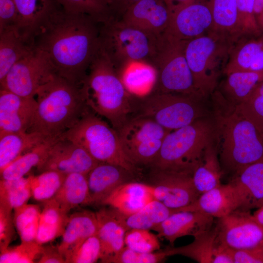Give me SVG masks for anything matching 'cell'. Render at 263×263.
Returning <instances> with one entry per match:
<instances>
[{
    "label": "cell",
    "mask_w": 263,
    "mask_h": 263,
    "mask_svg": "<svg viewBox=\"0 0 263 263\" xmlns=\"http://www.w3.org/2000/svg\"><path fill=\"white\" fill-rule=\"evenodd\" d=\"M69 216L54 198L45 202L41 212L36 241L43 245L61 236Z\"/></svg>",
    "instance_id": "1f68e13d"
},
{
    "label": "cell",
    "mask_w": 263,
    "mask_h": 263,
    "mask_svg": "<svg viewBox=\"0 0 263 263\" xmlns=\"http://www.w3.org/2000/svg\"><path fill=\"white\" fill-rule=\"evenodd\" d=\"M263 46V33L259 37H244L234 44L223 73L249 71L250 66Z\"/></svg>",
    "instance_id": "8d00e7d4"
},
{
    "label": "cell",
    "mask_w": 263,
    "mask_h": 263,
    "mask_svg": "<svg viewBox=\"0 0 263 263\" xmlns=\"http://www.w3.org/2000/svg\"><path fill=\"white\" fill-rule=\"evenodd\" d=\"M42 249V245L37 241L21 242L17 246L0 252V263H32L37 261Z\"/></svg>",
    "instance_id": "7bdbcfd3"
},
{
    "label": "cell",
    "mask_w": 263,
    "mask_h": 263,
    "mask_svg": "<svg viewBox=\"0 0 263 263\" xmlns=\"http://www.w3.org/2000/svg\"><path fill=\"white\" fill-rule=\"evenodd\" d=\"M66 11L89 15L100 23L112 16L111 0H58Z\"/></svg>",
    "instance_id": "b9f144b4"
},
{
    "label": "cell",
    "mask_w": 263,
    "mask_h": 263,
    "mask_svg": "<svg viewBox=\"0 0 263 263\" xmlns=\"http://www.w3.org/2000/svg\"><path fill=\"white\" fill-rule=\"evenodd\" d=\"M256 220L263 225V205L258 207V209L253 214Z\"/></svg>",
    "instance_id": "6f0895ef"
},
{
    "label": "cell",
    "mask_w": 263,
    "mask_h": 263,
    "mask_svg": "<svg viewBox=\"0 0 263 263\" xmlns=\"http://www.w3.org/2000/svg\"><path fill=\"white\" fill-rule=\"evenodd\" d=\"M134 174L116 165L99 163L87 174L90 205H102L115 188L132 181Z\"/></svg>",
    "instance_id": "7402d4cb"
},
{
    "label": "cell",
    "mask_w": 263,
    "mask_h": 263,
    "mask_svg": "<svg viewBox=\"0 0 263 263\" xmlns=\"http://www.w3.org/2000/svg\"><path fill=\"white\" fill-rule=\"evenodd\" d=\"M166 0L168 2V4L169 5V6H170L171 9L179 5L183 4L191 0Z\"/></svg>",
    "instance_id": "680465c9"
},
{
    "label": "cell",
    "mask_w": 263,
    "mask_h": 263,
    "mask_svg": "<svg viewBox=\"0 0 263 263\" xmlns=\"http://www.w3.org/2000/svg\"><path fill=\"white\" fill-rule=\"evenodd\" d=\"M163 37L113 18L100 24V49L117 72L134 61H146L153 65Z\"/></svg>",
    "instance_id": "8992f818"
},
{
    "label": "cell",
    "mask_w": 263,
    "mask_h": 263,
    "mask_svg": "<svg viewBox=\"0 0 263 263\" xmlns=\"http://www.w3.org/2000/svg\"><path fill=\"white\" fill-rule=\"evenodd\" d=\"M141 0H111V8L113 18L119 19L132 5Z\"/></svg>",
    "instance_id": "db71d44e"
},
{
    "label": "cell",
    "mask_w": 263,
    "mask_h": 263,
    "mask_svg": "<svg viewBox=\"0 0 263 263\" xmlns=\"http://www.w3.org/2000/svg\"><path fill=\"white\" fill-rule=\"evenodd\" d=\"M154 200L151 185L131 181L115 188L102 205L129 216L138 211Z\"/></svg>",
    "instance_id": "cb8c5ba5"
},
{
    "label": "cell",
    "mask_w": 263,
    "mask_h": 263,
    "mask_svg": "<svg viewBox=\"0 0 263 263\" xmlns=\"http://www.w3.org/2000/svg\"><path fill=\"white\" fill-rule=\"evenodd\" d=\"M17 19L15 28L26 41L34 40L43 25L62 8L58 0H14Z\"/></svg>",
    "instance_id": "d6986e66"
},
{
    "label": "cell",
    "mask_w": 263,
    "mask_h": 263,
    "mask_svg": "<svg viewBox=\"0 0 263 263\" xmlns=\"http://www.w3.org/2000/svg\"><path fill=\"white\" fill-rule=\"evenodd\" d=\"M62 136L81 146L99 163L116 165L134 174L138 171L126 155L117 132L92 110Z\"/></svg>",
    "instance_id": "9c48e42d"
},
{
    "label": "cell",
    "mask_w": 263,
    "mask_h": 263,
    "mask_svg": "<svg viewBox=\"0 0 263 263\" xmlns=\"http://www.w3.org/2000/svg\"><path fill=\"white\" fill-rule=\"evenodd\" d=\"M117 132L126 155L138 168L150 166L170 131L150 118L135 116Z\"/></svg>",
    "instance_id": "8fae6325"
},
{
    "label": "cell",
    "mask_w": 263,
    "mask_h": 263,
    "mask_svg": "<svg viewBox=\"0 0 263 263\" xmlns=\"http://www.w3.org/2000/svg\"><path fill=\"white\" fill-rule=\"evenodd\" d=\"M66 175L57 171L48 170L36 176L30 175L32 197L37 201L44 203L53 198Z\"/></svg>",
    "instance_id": "60d3db41"
},
{
    "label": "cell",
    "mask_w": 263,
    "mask_h": 263,
    "mask_svg": "<svg viewBox=\"0 0 263 263\" xmlns=\"http://www.w3.org/2000/svg\"><path fill=\"white\" fill-rule=\"evenodd\" d=\"M236 106L263 137V95L251 96L245 101Z\"/></svg>",
    "instance_id": "c3c4849f"
},
{
    "label": "cell",
    "mask_w": 263,
    "mask_h": 263,
    "mask_svg": "<svg viewBox=\"0 0 263 263\" xmlns=\"http://www.w3.org/2000/svg\"><path fill=\"white\" fill-rule=\"evenodd\" d=\"M41 212L36 204H26L14 209V222L21 242L36 241Z\"/></svg>",
    "instance_id": "f35d334b"
},
{
    "label": "cell",
    "mask_w": 263,
    "mask_h": 263,
    "mask_svg": "<svg viewBox=\"0 0 263 263\" xmlns=\"http://www.w3.org/2000/svg\"><path fill=\"white\" fill-rule=\"evenodd\" d=\"M173 212L172 209L162 202L154 200L133 214L123 215L128 230L133 228L152 230Z\"/></svg>",
    "instance_id": "74e56055"
},
{
    "label": "cell",
    "mask_w": 263,
    "mask_h": 263,
    "mask_svg": "<svg viewBox=\"0 0 263 263\" xmlns=\"http://www.w3.org/2000/svg\"><path fill=\"white\" fill-rule=\"evenodd\" d=\"M254 0H236L243 37H259V29L253 13Z\"/></svg>",
    "instance_id": "7dc6e473"
},
{
    "label": "cell",
    "mask_w": 263,
    "mask_h": 263,
    "mask_svg": "<svg viewBox=\"0 0 263 263\" xmlns=\"http://www.w3.org/2000/svg\"><path fill=\"white\" fill-rule=\"evenodd\" d=\"M216 141L211 115L200 118L166 136L156 158L150 165L151 171L192 174L207 147Z\"/></svg>",
    "instance_id": "5b68a950"
},
{
    "label": "cell",
    "mask_w": 263,
    "mask_h": 263,
    "mask_svg": "<svg viewBox=\"0 0 263 263\" xmlns=\"http://www.w3.org/2000/svg\"><path fill=\"white\" fill-rule=\"evenodd\" d=\"M46 138L37 132H17L0 134V171Z\"/></svg>",
    "instance_id": "f546056e"
},
{
    "label": "cell",
    "mask_w": 263,
    "mask_h": 263,
    "mask_svg": "<svg viewBox=\"0 0 263 263\" xmlns=\"http://www.w3.org/2000/svg\"><path fill=\"white\" fill-rule=\"evenodd\" d=\"M37 106L35 97H23L4 89L0 90V134L27 132Z\"/></svg>",
    "instance_id": "ac0fdd59"
},
{
    "label": "cell",
    "mask_w": 263,
    "mask_h": 263,
    "mask_svg": "<svg viewBox=\"0 0 263 263\" xmlns=\"http://www.w3.org/2000/svg\"><path fill=\"white\" fill-rule=\"evenodd\" d=\"M56 74L46 54L35 47L10 70L0 82V89L35 97L39 88Z\"/></svg>",
    "instance_id": "7c38bea8"
},
{
    "label": "cell",
    "mask_w": 263,
    "mask_h": 263,
    "mask_svg": "<svg viewBox=\"0 0 263 263\" xmlns=\"http://www.w3.org/2000/svg\"><path fill=\"white\" fill-rule=\"evenodd\" d=\"M215 229L218 243L232 249L252 248L263 244V225L249 211L236 209L218 218Z\"/></svg>",
    "instance_id": "4fadbf2b"
},
{
    "label": "cell",
    "mask_w": 263,
    "mask_h": 263,
    "mask_svg": "<svg viewBox=\"0 0 263 263\" xmlns=\"http://www.w3.org/2000/svg\"><path fill=\"white\" fill-rule=\"evenodd\" d=\"M117 73L127 90L137 96L151 92L156 81L155 68L146 61L129 63Z\"/></svg>",
    "instance_id": "4dcf8cb0"
},
{
    "label": "cell",
    "mask_w": 263,
    "mask_h": 263,
    "mask_svg": "<svg viewBox=\"0 0 263 263\" xmlns=\"http://www.w3.org/2000/svg\"><path fill=\"white\" fill-rule=\"evenodd\" d=\"M263 202L262 203V204H261L260 207H261V206H263Z\"/></svg>",
    "instance_id": "94428289"
},
{
    "label": "cell",
    "mask_w": 263,
    "mask_h": 263,
    "mask_svg": "<svg viewBox=\"0 0 263 263\" xmlns=\"http://www.w3.org/2000/svg\"><path fill=\"white\" fill-rule=\"evenodd\" d=\"M213 26L211 31L235 43L243 38L236 0H208Z\"/></svg>",
    "instance_id": "4316f807"
},
{
    "label": "cell",
    "mask_w": 263,
    "mask_h": 263,
    "mask_svg": "<svg viewBox=\"0 0 263 263\" xmlns=\"http://www.w3.org/2000/svg\"><path fill=\"white\" fill-rule=\"evenodd\" d=\"M169 26L164 35L188 41L211 31L213 19L207 0H191L171 9Z\"/></svg>",
    "instance_id": "5bb4252c"
},
{
    "label": "cell",
    "mask_w": 263,
    "mask_h": 263,
    "mask_svg": "<svg viewBox=\"0 0 263 263\" xmlns=\"http://www.w3.org/2000/svg\"><path fill=\"white\" fill-rule=\"evenodd\" d=\"M54 198L68 213L72 209L79 206L90 205L87 174H67Z\"/></svg>",
    "instance_id": "d6a6232c"
},
{
    "label": "cell",
    "mask_w": 263,
    "mask_h": 263,
    "mask_svg": "<svg viewBox=\"0 0 263 263\" xmlns=\"http://www.w3.org/2000/svg\"><path fill=\"white\" fill-rule=\"evenodd\" d=\"M89 108L117 131L133 117L137 95L125 88L116 70L100 49L82 84Z\"/></svg>",
    "instance_id": "277c9868"
},
{
    "label": "cell",
    "mask_w": 263,
    "mask_h": 263,
    "mask_svg": "<svg viewBox=\"0 0 263 263\" xmlns=\"http://www.w3.org/2000/svg\"><path fill=\"white\" fill-rule=\"evenodd\" d=\"M38 263H65L64 257L59 251L57 245H42L41 254Z\"/></svg>",
    "instance_id": "f5cc1de1"
},
{
    "label": "cell",
    "mask_w": 263,
    "mask_h": 263,
    "mask_svg": "<svg viewBox=\"0 0 263 263\" xmlns=\"http://www.w3.org/2000/svg\"><path fill=\"white\" fill-rule=\"evenodd\" d=\"M17 13L14 0H0V30L15 26Z\"/></svg>",
    "instance_id": "816d5d0a"
},
{
    "label": "cell",
    "mask_w": 263,
    "mask_h": 263,
    "mask_svg": "<svg viewBox=\"0 0 263 263\" xmlns=\"http://www.w3.org/2000/svg\"><path fill=\"white\" fill-rule=\"evenodd\" d=\"M99 163L81 146L61 136L53 144L45 159L37 168L40 173L55 170L66 174H88Z\"/></svg>",
    "instance_id": "9a60e30c"
},
{
    "label": "cell",
    "mask_w": 263,
    "mask_h": 263,
    "mask_svg": "<svg viewBox=\"0 0 263 263\" xmlns=\"http://www.w3.org/2000/svg\"><path fill=\"white\" fill-rule=\"evenodd\" d=\"M216 143L224 172L234 175L263 159V137L254 126L219 90L211 94Z\"/></svg>",
    "instance_id": "7a4b0ae2"
},
{
    "label": "cell",
    "mask_w": 263,
    "mask_h": 263,
    "mask_svg": "<svg viewBox=\"0 0 263 263\" xmlns=\"http://www.w3.org/2000/svg\"><path fill=\"white\" fill-rule=\"evenodd\" d=\"M204 100L183 94L150 92L137 96L133 117L150 118L172 131L210 115Z\"/></svg>",
    "instance_id": "ba28073f"
},
{
    "label": "cell",
    "mask_w": 263,
    "mask_h": 263,
    "mask_svg": "<svg viewBox=\"0 0 263 263\" xmlns=\"http://www.w3.org/2000/svg\"><path fill=\"white\" fill-rule=\"evenodd\" d=\"M237 209L235 193L229 183L201 194L192 203L173 210L190 211L203 213L214 218H222Z\"/></svg>",
    "instance_id": "484cf974"
},
{
    "label": "cell",
    "mask_w": 263,
    "mask_h": 263,
    "mask_svg": "<svg viewBox=\"0 0 263 263\" xmlns=\"http://www.w3.org/2000/svg\"><path fill=\"white\" fill-rule=\"evenodd\" d=\"M253 13L258 26L263 33V0H254Z\"/></svg>",
    "instance_id": "11a10c76"
},
{
    "label": "cell",
    "mask_w": 263,
    "mask_h": 263,
    "mask_svg": "<svg viewBox=\"0 0 263 263\" xmlns=\"http://www.w3.org/2000/svg\"><path fill=\"white\" fill-rule=\"evenodd\" d=\"M101 23L91 16L61 8L43 25L34 40L56 74L81 85L100 47Z\"/></svg>",
    "instance_id": "6da1fadb"
},
{
    "label": "cell",
    "mask_w": 263,
    "mask_h": 263,
    "mask_svg": "<svg viewBox=\"0 0 263 263\" xmlns=\"http://www.w3.org/2000/svg\"><path fill=\"white\" fill-rule=\"evenodd\" d=\"M214 218L196 211H178L169 215L152 230L157 236L173 244L176 239L185 236H198L212 228Z\"/></svg>",
    "instance_id": "ffe728a7"
},
{
    "label": "cell",
    "mask_w": 263,
    "mask_h": 263,
    "mask_svg": "<svg viewBox=\"0 0 263 263\" xmlns=\"http://www.w3.org/2000/svg\"><path fill=\"white\" fill-rule=\"evenodd\" d=\"M256 95H263V81L257 87L251 96Z\"/></svg>",
    "instance_id": "91938a15"
},
{
    "label": "cell",
    "mask_w": 263,
    "mask_h": 263,
    "mask_svg": "<svg viewBox=\"0 0 263 263\" xmlns=\"http://www.w3.org/2000/svg\"><path fill=\"white\" fill-rule=\"evenodd\" d=\"M186 42L163 35L153 64L157 77L151 92L183 94L203 100L206 98L195 86L185 54Z\"/></svg>",
    "instance_id": "30bf717a"
},
{
    "label": "cell",
    "mask_w": 263,
    "mask_h": 263,
    "mask_svg": "<svg viewBox=\"0 0 263 263\" xmlns=\"http://www.w3.org/2000/svg\"><path fill=\"white\" fill-rule=\"evenodd\" d=\"M219 90L229 102L239 105L247 100L263 81V70L231 73Z\"/></svg>",
    "instance_id": "83f0119b"
},
{
    "label": "cell",
    "mask_w": 263,
    "mask_h": 263,
    "mask_svg": "<svg viewBox=\"0 0 263 263\" xmlns=\"http://www.w3.org/2000/svg\"><path fill=\"white\" fill-rule=\"evenodd\" d=\"M229 183L233 188L237 209L249 211L260 207L263 201V159L244 168Z\"/></svg>",
    "instance_id": "44dd1931"
},
{
    "label": "cell",
    "mask_w": 263,
    "mask_h": 263,
    "mask_svg": "<svg viewBox=\"0 0 263 263\" xmlns=\"http://www.w3.org/2000/svg\"><path fill=\"white\" fill-rule=\"evenodd\" d=\"M263 70V46L253 60L249 71Z\"/></svg>",
    "instance_id": "9f6ffc18"
},
{
    "label": "cell",
    "mask_w": 263,
    "mask_h": 263,
    "mask_svg": "<svg viewBox=\"0 0 263 263\" xmlns=\"http://www.w3.org/2000/svg\"><path fill=\"white\" fill-rule=\"evenodd\" d=\"M97 236L101 245V263L117 253L125 246V236L128 229L123 215L109 207L95 212Z\"/></svg>",
    "instance_id": "603a6c76"
},
{
    "label": "cell",
    "mask_w": 263,
    "mask_h": 263,
    "mask_svg": "<svg viewBox=\"0 0 263 263\" xmlns=\"http://www.w3.org/2000/svg\"><path fill=\"white\" fill-rule=\"evenodd\" d=\"M223 173L215 141L207 147L194 170L192 176L193 184L201 194L221 185Z\"/></svg>",
    "instance_id": "836d02e7"
},
{
    "label": "cell",
    "mask_w": 263,
    "mask_h": 263,
    "mask_svg": "<svg viewBox=\"0 0 263 263\" xmlns=\"http://www.w3.org/2000/svg\"><path fill=\"white\" fill-rule=\"evenodd\" d=\"M151 179L155 200L173 210L188 206L200 195L190 175L152 171Z\"/></svg>",
    "instance_id": "2e32d148"
},
{
    "label": "cell",
    "mask_w": 263,
    "mask_h": 263,
    "mask_svg": "<svg viewBox=\"0 0 263 263\" xmlns=\"http://www.w3.org/2000/svg\"><path fill=\"white\" fill-rule=\"evenodd\" d=\"M31 197L29 176L14 180L0 179V204L14 210L27 204Z\"/></svg>",
    "instance_id": "ab89813d"
},
{
    "label": "cell",
    "mask_w": 263,
    "mask_h": 263,
    "mask_svg": "<svg viewBox=\"0 0 263 263\" xmlns=\"http://www.w3.org/2000/svg\"><path fill=\"white\" fill-rule=\"evenodd\" d=\"M168 257L165 250L159 252L142 253L125 246L117 253L109 257L104 263H158Z\"/></svg>",
    "instance_id": "f6af8a7d"
},
{
    "label": "cell",
    "mask_w": 263,
    "mask_h": 263,
    "mask_svg": "<svg viewBox=\"0 0 263 263\" xmlns=\"http://www.w3.org/2000/svg\"><path fill=\"white\" fill-rule=\"evenodd\" d=\"M171 13L166 0H141L130 6L119 19L132 26L162 36L169 26Z\"/></svg>",
    "instance_id": "e0dca14e"
},
{
    "label": "cell",
    "mask_w": 263,
    "mask_h": 263,
    "mask_svg": "<svg viewBox=\"0 0 263 263\" xmlns=\"http://www.w3.org/2000/svg\"><path fill=\"white\" fill-rule=\"evenodd\" d=\"M231 249L233 263H263V245L252 248Z\"/></svg>",
    "instance_id": "f907efd6"
},
{
    "label": "cell",
    "mask_w": 263,
    "mask_h": 263,
    "mask_svg": "<svg viewBox=\"0 0 263 263\" xmlns=\"http://www.w3.org/2000/svg\"><path fill=\"white\" fill-rule=\"evenodd\" d=\"M158 237L150 230L133 228L127 230L125 236V245L142 253L154 252L159 249Z\"/></svg>",
    "instance_id": "ee69618b"
},
{
    "label": "cell",
    "mask_w": 263,
    "mask_h": 263,
    "mask_svg": "<svg viewBox=\"0 0 263 263\" xmlns=\"http://www.w3.org/2000/svg\"><path fill=\"white\" fill-rule=\"evenodd\" d=\"M235 42L213 31L186 42V58L197 90L205 97L216 90Z\"/></svg>",
    "instance_id": "52a82bcc"
},
{
    "label": "cell",
    "mask_w": 263,
    "mask_h": 263,
    "mask_svg": "<svg viewBox=\"0 0 263 263\" xmlns=\"http://www.w3.org/2000/svg\"><path fill=\"white\" fill-rule=\"evenodd\" d=\"M37 106L27 132L58 138L75 126L90 110L82 85L55 74L37 92Z\"/></svg>",
    "instance_id": "3957f363"
},
{
    "label": "cell",
    "mask_w": 263,
    "mask_h": 263,
    "mask_svg": "<svg viewBox=\"0 0 263 263\" xmlns=\"http://www.w3.org/2000/svg\"></svg>",
    "instance_id": "6125c7cd"
},
{
    "label": "cell",
    "mask_w": 263,
    "mask_h": 263,
    "mask_svg": "<svg viewBox=\"0 0 263 263\" xmlns=\"http://www.w3.org/2000/svg\"><path fill=\"white\" fill-rule=\"evenodd\" d=\"M12 209L0 204V251L6 249L14 235L15 224Z\"/></svg>",
    "instance_id": "681fc988"
},
{
    "label": "cell",
    "mask_w": 263,
    "mask_h": 263,
    "mask_svg": "<svg viewBox=\"0 0 263 263\" xmlns=\"http://www.w3.org/2000/svg\"><path fill=\"white\" fill-rule=\"evenodd\" d=\"M219 244L214 228L194 237L190 244L165 249L168 256L181 255L200 263H213Z\"/></svg>",
    "instance_id": "d590c367"
},
{
    "label": "cell",
    "mask_w": 263,
    "mask_h": 263,
    "mask_svg": "<svg viewBox=\"0 0 263 263\" xmlns=\"http://www.w3.org/2000/svg\"><path fill=\"white\" fill-rule=\"evenodd\" d=\"M60 137L47 138L19 156L0 171V179L14 180L25 177L33 168H37L44 161L52 146Z\"/></svg>",
    "instance_id": "e575fe53"
},
{
    "label": "cell",
    "mask_w": 263,
    "mask_h": 263,
    "mask_svg": "<svg viewBox=\"0 0 263 263\" xmlns=\"http://www.w3.org/2000/svg\"><path fill=\"white\" fill-rule=\"evenodd\" d=\"M97 221L95 212L89 210L76 212L69 215L59 251L65 260L71 256L90 236L97 234Z\"/></svg>",
    "instance_id": "d4e9b609"
},
{
    "label": "cell",
    "mask_w": 263,
    "mask_h": 263,
    "mask_svg": "<svg viewBox=\"0 0 263 263\" xmlns=\"http://www.w3.org/2000/svg\"><path fill=\"white\" fill-rule=\"evenodd\" d=\"M35 47L19 34L15 26L0 30V82L14 65Z\"/></svg>",
    "instance_id": "f1b7e54d"
},
{
    "label": "cell",
    "mask_w": 263,
    "mask_h": 263,
    "mask_svg": "<svg viewBox=\"0 0 263 263\" xmlns=\"http://www.w3.org/2000/svg\"><path fill=\"white\" fill-rule=\"evenodd\" d=\"M101 245L97 234L87 239L66 261V263H94L100 260Z\"/></svg>",
    "instance_id": "bcb514c9"
}]
</instances>
